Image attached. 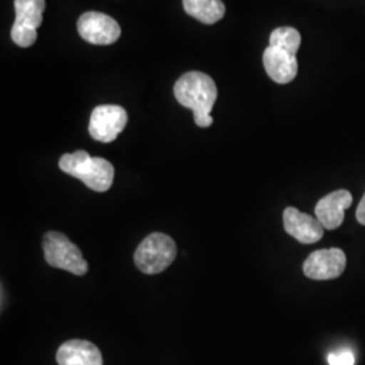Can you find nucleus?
<instances>
[{"label": "nucleus", "instance_id": "obj_1", "mask_svg": "<svg viewBox=\"0 0 365 365\" xmlns=\"http://www.w3.org/2000/svg\"><path fill=\"white\" fill-rule=\"evenodd\" d=\"M173 92L180 105L194 111L196 126L209 128L212 125L210 113L215 105L218 91L209 75L203 72H188L176 81Z\"/></svg>", "mask_w": 365, "mask_h": 365}, {"label": "nucleus", "instance_id": "obj_2", "mask_svg": "<svg viewBox=\"0 0 365 365\" xmlns=\"http://www.w3.org/2000/svg\"><path fill=\"white\" fill-rule=\"evenodd\" d=\"M58 167L95 192L108 191L114 182L115 170L113 164L102 157H91L86 150L66 153L60 158Z\"/></svg>", "mask_w": 365, "mask_h": 365}, {"label": "nucleus", "instance_id": "obj_3", "mask_svg": "<svg viewBox=\"0 0 365 365\" xmlns=\"http://www.w3.org/2000/svg\"><path fill=\"white\" fill-rule=\"evenodd\" d=\"M176 255L178 248L170 235L152 233L138 245L134 253V262L144 274H161L176 259Z\"/></svg>", "mask_w": 365, "mask_h": 365}, {"label": "nucleus", "instance_id": "obj_4", "mask_svg": "<svg viewBox=\"0 0 365 365\" xmlns=\"http://www.w3.org/2000/svg\"><path fill=\"white\" fill-rule=\"evenodd\" d=\"M45 260L54 268L66 272L84 276L88 271V264L84 260L81 250L63 233L49 232L43 237Z\"/></svg>", "mask_w": 365, "mask_h": 365}, {"label": "nucleus", "instance_id": "obj_5", "mask_svg": "<svg viewBox=\"0 0 365 365\" xmlns=\"http://www.w3.org/2000/svg\"><path fill=\"white\" fill-rule=\"evenodd\" d=\"M15 22L11 38L21 48L31 46L37 39V29L42 24L45 0H14Z\"/></svg>", "mask_w": 365, "mask_h": 365}, {"label": "nucleus", "instance_id": "obj_6", "mask_svg": "<svg viewBox=\"0 0 365 365\" xmlns=\"http://www.w3.org/2000/svg\"><path fill=\"white\" fill-rule=\"evenodd\" d=\"M128 125V113L117 105L98 106L90 119V135L99 143H113Z\"/></svg>", "mask_w": 365, "mask_h": 365}, {"label": "nucleus", "instance_id": "obj_7", "mask_svg": "<svg viewBox=\"0 0 365 365\" xmlns=\"http://www.w3.org/2000/svg\"><path fill=\"white\" fill-rule=\"evenodd\" d=\"M78 31L81 38L93 45H111L120 37L117 21L96 11L83 14L78 18Z\"/></svg>", "mask_w": 365, "mask_h": 365}, {"label": "nucleus", "instance_id": "obj_8", "mask_svg": "<svg viewBox=\"0 0 365 365\" xmlns=\"http://www.w3.org/2000/svg\"><path fill=\"white\" fill-rule=\"evenodd\" d=\"M346 256L339 248L321 249L312 253L303 264V272L313 280H331L342 274Z\"/></svg>", "mask_w": 365, "mask_h": 365}, {"label": "nucleus", "instance_id": "obj_9", "mask_svg": "<svg viewBox=\"0 0 365 365\" xmlns=\"http://www.w3.org/2000/svg\"><path fill=\"white\" fill-rule=\"evenodd\" d=\"M284 230L302 244H315L322 237L325 227L312 215L295 207H287L283 212Z\"/></svg>", "mask_w": 365, "mask_h": 365}, {"label": "nucleus", "instance_id": "obj_10", "mask_svg": "<svg viewBox=\"0 0 365 365\" xmlns=\"http://www.w3.org/2000/svg\"><path fill=\"white\" fill-rule=\"evenodd\" d=\"M353 196L346 190H339L322 197L315 207V217L329 230L339 227L345 218V210L352 205Z\"/></svg>", "mask_w": 365, "mask_h": 365}, {"label": "nucleus", "instance_id": "obj_11", "mask_svg": "<svg viewBox=\"0 0 365 365\" xmlns=\"http://www.w3.org/2000/svg\"><path fill=\"white\" fill-rule=\"evenodd\" d=\"M264 68L268 76L277 84H288L298 73L297 56L286 52L283 49L268 46L262 54Z\"/></svg>", "mask_w": 365, "mask_h": 365}, {"label": "nucleus", "instance_id": "obj_12", "mask_svg": "<svg viewBox=\"0 0 365 365\" xmlns=\"http://www.w3.org/2000/svg\"><path fill=\"white\" fill-rule=\"evenodd\" d=\"M58 365H103L102 353L90 341L71 339L57 351Z\"/></svg>", "mask_w": 365, "mask_h": 365}, {"label": "nucleus", "instance_id": "obj_13", "mask_svg": "<svg viewBox=\"0 0 365 365\" xmlns=\"http://www.w3.org/2000/svg\"><path fill=\"white\" fill-rule=\"evenodd\" d=\"M182 7L185 13L206 25L217 24L226 13L222 0H182Z\"/></svg>", "mask_w": 365, "mask_h": 365}, {"label": "nucleus", "instance_id": "obj_14", "mask_svg": "<svg viewBox=\"0 0 365 365\" xmlns=\"http://www.w3.org/2000/svg\"><path fill=\"white\" fill-rule=\"evenodd\" d=\"M300 42H302V37L299 31L294 27L274 29L269 37V46L283 49L294 56H297V53L299 51Z\"/></svg>", "mask_w": 365, "mask_h": 365}, {"label": "nucleus", "instance_id": "obj_15", "mask_svg": "<svg viewBox=\"0 0 365 365\" xmlns=\"http://www.w3.org/2000/svg\"><path fill=\"white\" fill-rule=\"evenodd\" d=\"M330 365H354V354L351 351H341L329 354Z\"/></svg>", "mask_w": 365, "mask_h": 365}, {"label": "nucleus", "instance_id": "obj_16", "mask_svg": "<svg viewBox=\"0 0 365 365\" xmlns=\"http://www.w3.org/2000/svg\"><path fill=\"white\" fill-rule=\"evenodd\" d=\"M356 218H357V221L365 226V194L363 199H361V202L359 203V207L356 211Z\"/></svg>", "mask_w": 365, "mask_h": 365}]
</instances>
